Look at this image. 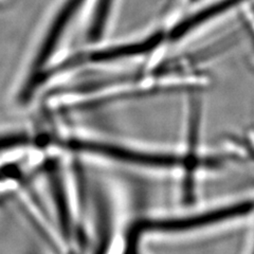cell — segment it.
I'll return each instance as SVG.
<instances>
[{
  "label": "cell",
  "instance_id": "1",
  "mask_svg": "<svg viewBox=\"0 0 254 254\" xmlns=\"http://www.w3.org/2000/svg\"><path fill=\"white\" fill-rule=\"evenodd\" d=\"M164 38L163 32H158L154 35L149 36L145 41H142L139 43L134 44H128V45H120L115 47H109L106 49L98 50L92 53L84 54V55H76L75 58L68 60L65 63H62L64 70L68 68L74 67L77 64L82 63H105V62H111L117 61L120 59L125 58H131L137 57V55L145 54L147 52H150L152 50L156 49V48L160 45Z\"/></svg>",
  "mask_w": 254,
  "mask_h": 254
},
{
  "label": "cell",
  "instance_id": "2",
  "mask_svg": "<svg viewBox=\"0 0 254 254\" xmlns=\"http://www.w3.org/2000/svg\"><path fill=\"white\" fill-rule=\"evenodd\" d=\"M243 1L244 0H220L218 2L213 3L210 6L205 7L204 10L197 12L192 16H190V17L186 18L185 20L180 21L178 25L172 30L170 37L173 41H177V39H180L188 35V33H190V31H193L194 29L199 27L201 23H204L213 18H215L216 16L220 14H224L228 10L232 9L233 6Z\"/></svg>",
  "mask_w": 254,
  "mask_h": 254
},
{
  "label": "cell",
  "instance_id": "3",
  "mask_svg": "<svg viewBox=\"0 0 254 254\" xmlns=\"http://www.w3.org/2000/svg\"><path fill=\"white\" fill-rule=\"evenodd\" d=\"M113 2L114 0H98L88 32V37L91 41H97L103 35Z\"/></svg>",
  "mask_w": 254,
  "mask_h": 254
},
{
  "label": "cell",
  "instance_id": "4",
  "mask_svg": "<svg viewBox=\"0 0 254 254\" xmlns=\"http://www.w3.org/2000/svg\"><path fill=\"white\" fill-rule=\"evenodd\" d=\"M29 143L27 134L21 132H9L0 134V152L26 146Z\"/></svg>",
  "mask_w": 254,
  "mask_h": 254
}]
</instances>
